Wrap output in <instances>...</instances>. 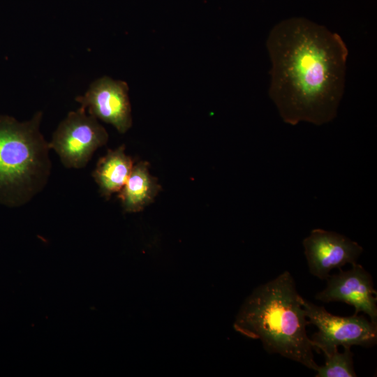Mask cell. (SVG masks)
Returning <instances> with one entry per match:
<instances>
[{"label": "cell", "instance_id": "9", "mask_svg": "<svg viewBox=\"0 0 377 377\" xmlns=\"http://www.w3.org/2000/svg\"><path fill=\"white\" fill-rule=\"evenodd\" d=\"M161 189L157 179L149 173V163L140 161L133 165L118 198L125 212H139L154 200Z\"/></svg>", "mask_w": 377, "mask_h": 377}, {"label": "cell", "instance_id": "6", "mask_svg": "<svg viewBox=\"0 0 377 377\" xmlns=\"http://www.w3.org/2000/svg\"><path fill=\"white\" fill-rule=\"evenodd\" d=\"M310 273L326 280L334 269L354 265L363 252L356 242L341 234L316 228L302 242Z\"/></svg>", "mask_w": 377, "mask_h": 377}, {"label": "cell", "instance_id": "10", "mask_svg": "<svg viewBox=\"0 0 377 377\" xmlns=\"http://www.w3.org/2000/svg\"><path fill=\"white\" fill-rule=\"evenodd\" d=\"M133 161L125 153V146L108 149L98 159L92 177L99 188L101 195L106 200L119 193L126 182L133 166Z\"/></svg>", "mask_w": 377, "mask_h": 377}, {"label": "cell", "instance_id": "3", "mask_svg": "<svg viewBox=\"0 0 377 377\" xmlns=\"http://www.w3.org/2000/svg\"><path fill=\"white\" fill-rule=\"evenodd\" d=\"M43 112L27 121L0 115V204L29 202L46 186L51 172L50 149L40 131Z\"/></svg>", "mask_w": 377, "mask_h": 377}, {"label": "cell", "instance_id": "7", "mask_svg": "<svg viewBox=\"0 0 377 377\" xmlns=\"http://www.w3.org/2000/svg\"><path fill=\"white\" fill-rule=\"evenodd\" d=\"M89 114L112 125L120 133L132 126L128 87L126 82L104 76L93 82L83 96L75 98Z\"/></svg>", "mask_w": 377, "mask_h": 377}, {"label": "cell", "instance_id": "1", "mask_svg": "<svg viewBox=\"0 0 377 377\" xmlns=\"http://www.w3.org/2000/svg\"><path fill=\"white\" fill-rule=\"evenodd\" d=\"M269 95L284 122L320 126L336 117L344 93L347 47L341 37L306 18L293 17L270 31Z\"/></svg>", "mask_w": 377, "mask_h": 377}, {"label": "cell", "instance_id": "11", "mask_svg": "<svg viewBox=\"0 0 377 377\" xmlns=\"http://www.w3.org/2000/svg\"><path fill=\"white\" fill-rule=\"evenodd\" d=\"M343 352L338 350L329 356L325 357V363L318 366L316 371V377H355L353 367V353L350 346H344Z\"/></svg>", "mask_w": 377, "mask_h": 377}, {"label": "cell", "instance_id": "8", "mask_svg": "<svg viewBox=\"0 0 377 377\" xmlns=\"http://www.w3.org/2000/svg\"><path fill=\"white\" fill-rule=\"evenodd\" d=\"M327 286L315 298L323 302H341L353 306L355 313L363 312L373 323L377 324V297L371 274L355 263L346 271L327 277Z\"/></svg>", "mask_w": 377, "mask_h": 377}, {"label": "cell", "instance_id": "5", "mask_svg": "<svg viewBox=\"0 0 377 377\" xmlns=\"http://www.w3.org/2000/svg\"><path fill=\"white\" fill-rule=\"evenodd\" d=\"M80 106L69 112L52 134L49 144L68 168H84L95 151L108 140L105 128Z\"/></svg>", "mask_w": 377, "mask_h": 377}, {"label": "cell", "instance_id": "4", "mask_svg": "<svg viewBox=\"0 0 377 377\" xmlns=\"http://www.w3.org/2000/svg\"><path fill=\"white\" fill-rule=\"evenodd\" d=\"M302 306L309 324L314 325L318 330L310 338L311 343L314 350L323 352L325 357L338 350L339 346L371 347L376 344L377 324L364 316H334L323 306L304 298Z\"/></svg>", "mask_w": 377, "mask_h": 377}, {"label": "cell", "instance_id": "2", "mask_svg": "<svg viewBox=\"0 0 377 377\" xmlns=\"http://www.w3.org/2000/svg\"><path fill=\"white\" fill-rule=\"evenodd\" d=\"M291 274L285 271L256 287L241 306L234 329L261 341L269 354H279L316 371L309 324Z\"/></svg>", "mask_w": 377, "mask_h": 377}]
</instances>
